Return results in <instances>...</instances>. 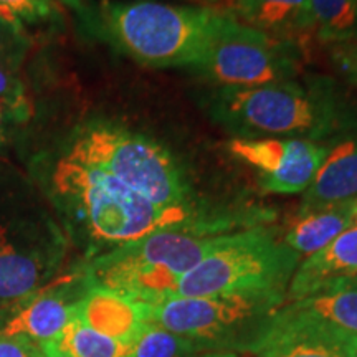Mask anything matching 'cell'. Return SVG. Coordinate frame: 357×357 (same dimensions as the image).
Instances as JSON below:
<instances>
[{"label":"cell","instance_id":"1","mask_svg":"<svg viewBox=\"0 0 357 357\" xmlns=\"http://www.w3.org/2000/svg\"><path fill=\"white\" fill-rule=\"evenodd\" d=\"M30 174L86 260L155 230L194 227L223 235L231 227L223 220L162 211L113 174L71 160L56 149L35 155Z\"/></svg>","mask_w":357,"mask_h":357},{"label":"cell","instance_id":"2","mask_svg":"<svg viewBox=\"0 0 357 357\" xmlns=\"http://www.w3.org/2000/svg\"><path fill=\"white\" fill-rule=\"evenodd\" d=\"M215 123L240 139L321 141L347 126V111L326 79H284L255 88H217L208 98Z\"/></svg>","mask_w":357,"mask_h":357},{"label":"cell","instance_id":"3","mask_svg":"<svg viewBox=\"0 0 357 357\" xmlns=\"http://www.w3.org/2000/svg\"><path fill=\"white\" fill-rule=\"evenodd\" d=\"M56 151L79 164L113 174L162 211L207 218L192 205L190 184L174 155L121 123L101 118L84 121Z\"/></svg>","mask_w":357,"mask_h":357},{"label":"cell","instance_id":"4","mask_svg":"<svg viewBox=\"0 0 357 357\" xmlns=\"http://www.w3.org/2000/svg\"><path fill=\"white\" fill-rule=\"evenodd\" d=\"M220 238L194 227H171L89 258L82 268L91 284L151 307L176 296L178 281Z\"/></svg>","mask_w":357,"mask_h":357},{"label":"cell","instance_id":"5","mask_svg":"<svg viewBox=\"0 0 357 357\" xmlns=\"http://www.w3.org/2000/svg\"><path fill=\"white\" fill-rule=\"evenodd\" d=\"M217 12L155 0L102 2L98 24L134 61L153 68L195 66L202 60Z\"/></svg>","mask_w":357,"mask_h":357},{"label":"cell","instance_id":"6","mask_svg":"<svg viewBox=\"0 0 357 357\" xmlns=\"http://www.w3.org/2000/svg\"><path fill=\"white\" fill-rule=\"evenodd\" d=\"M287 303L281 293L169 298L149 307V323L189 337L204 352L255 356Z\"/></svg>","mask_w":357,"mask_h":357},{"label":"cell","instance_id":"7","mask_svg":"<svg viewBox=\"0 0 357 357\" xmlns=\"http://www.w3.org/2000/svg\"><path fill=\"white\" fill-rule=\"evenodd\" d=\"M300 260L301 257L268 227H250L235 234H225L215 248L178 281L176 296L287 294Z\"/></svg>","mask_w":357,"mask_h":357},{"label":"cell","instance_id":"8","mask_svg":"<svg viewBox=\"0 0 357 357\" xmlns=\"http://www.w3.org/2000/svg\"><path fill=\"white\" fill-rule=\"evenodd\" d=\"M66 243L60 227L30 197H0V311L12 314L55 280Z\"/></svg>","mask_w":357,"mask_h":357},{"label":"cell","instance_id":"9","mask_svg":"<svg viewBox=\"0 0 357 357\" xmlns=\"http://www.w3.org/2000/svg\"><path fill=\"white\" fill-rule=\"evenodd\" d=\"M300 63V45L217 12L207 48L195 70L218 88H255L293 79Z\"/></svg>","mask_w":357,"mask_h":357},{"label":"cell","instance_id":"10","mask_svg":"<svg viewBox=\"0 0 357 357\" xmlns=\"http://www.w3.org/2000/svg\"><path fill=\"white\" fill-rule=\"evenodd\" d=\"M329 146L293 137H257L229 142V151L257 171L260 187L270 194L305 192L328 154Z\"/></svg>","mask_w":357,"mask_h":357},{"label":"cell","instance_id":"11","mask_svg":"<svg viewBox=\"0 0 357 357\" xmlns=\"http://www.w3.org/2000/svg\"><path fill=\"white\" fill-rule=\"evenodd\" d=\"M250 357H357V334L303 312L280 307L270 336Z\"/></svg>","mask_w":357,"mask_h":357},{"label":"cell","instance_id":"12","mask_svg":"<svg viewBox=\"0 0 357 357\" xmlns=\"http://www.w3.org/2000/svg\"><path fill=\"white\" fill-rule=\"evenodd\" d=\"M89 281L83 268L55 278L22 303L0 329V334H22L40 344L55 342L71 321Z\"/></svg>","mask_w":357,"mask_h":357},{"label":"cell","instance_id":"13","mask_svg":"<svg viewBox=\"0 0 357 357\" xmlns=\"http://www.w3.org/2000/svg\"><path fill=\"white\" fill-rule=\"evenodd\" d=\"M357 280V223L328 247L300 261L287 289V303L300 301L337 284Z\"/></svg>","mask_w":357,"mask_h":357},{"label":"cell","instance_id":"14","mask_svg":"<svg viewBox=\"0 0 357 357\" xmlns=\"http://www.w3.org/2000/svg\"><path fill=\"white\" fill-rule=\"evenodd\" d=\"M77 318L105 336L134 346L149 323V306L89 283L78 303Z\"/></svg>","mask_w":357,"mask_h":357},{"label":"cell","instance_id":"15","mask_svg":"<svg viewBox=\"0 0 357 357\" xmlns=\"http://www.w3.org/2000/svg\"><path fill=\"white\" fill-rule=\"evenodd\" d=\"M349 200H357V134L329 147L323 164L305 190L298 215Z\"/></svg>","mask_w":357,"mask_h":357},{"label":"cell","instance_id":"16","mask_svg":"<svg viewBox=\"0 0 357 357\" xmlns=\"http://www.w3.org/2000/svg\"><path fill=\"white\" fill-rule=\"evenodd\" d=\"M230 15L240 24L296 45L312 35L311 0H234Z\"/></svg>","mask_w":357,"mask_h":357},{"label":"cell","instance_id":"17","mask_svg":"<svg viewBox=\"0 0 357 357\" xmlns=\"http://www.w3.org/2000/svg\"><path fill=\"white\" fill-rule=\"evenodd\" d=\"M357 200H349L301 213L289 225L283 240L298 255L310 257L328 247L336 236L354 225V207Z\"/></svg>","mask_w":357,"mask_h":357},{"label":"cell","instance_id":"18","mask_svg":"<svg viewBox=\"0 0 357 357\" xmlns=\"http://www.w3.org/2000/svg\"><path fill=\"white\" fill-rule=\"evenodd\" d=\"M314 318L357 334V280L337 284L310 298L289 303Z\"/></svg>","mask_w":357,"mask_h":357},{"label":"cell","instance_id":"19","mask_svg":"<svg viewBox=\"0 0 357 357\" xmlns=\"http://www.w3.org/2000/svg\"><path fill=\"white\" fill-rule=\"evenodd\" d=\"M312 35L321 43H357V0H311Z\"/></svg>","mask_w":357,"mask_h":357},{"label":"cell","instance_id":"20","mask_svg":"<svg viewBox=\"0 0 357 357\" xmlns=\"http://www.w3.org/2000/svg\"><path fill=\"white\" fill-rule=\"evenodd\" d=\"M68 357H129L132 346L95 331L75 318L52 342Z\"/></svg>","mask_w":357,"mask_h":357},{"label":"cell","instance_id":"21","mask_svg":"<svg viewBox=\"0 0 357 357\" xmlns=\"http://www.w3.org/2000/svg\"><path fill=\"white\" fill-rule=\"evenodd\" d=\"M204 351L189 337L147 323L129 357H199Z\"/></svg>","mask_w":357,"mask_h":357},{"label":"cell","instance_id":"22","mask_svg":"<svg viewBox=\"0 0 357 357\" xmlns=\"http://www.w3.org/2000/svg\"><path fill=\"white\" fill-rule=\"evenodd\" d=\"M53 0H0V20L25 30V25L52 22L56 17Z\"/></svg>","mask_w":357,"mask_h":357},{"label":"cell","instance_id":"23","mask_svg":"<svg viewBox=\"0 0 357 357\" xmlns=\"http://www.w3.org/2000/svg\"><path fill=\"white\" fill-rule=\"evenodd\" d=\"M29 48L30 38L26 37V30L0 20V66L2 68L10 73L19 70Z\"/></svg>","mask_w":357,"mask_h":357},{"label":"cell","instance_id":"24","mask_svg":"<svg viewBox=\"0 0 357 357\" xmlns=\"http://www.w3.org/2000/svg\"><path fill=\"white\" fill-rule=\"evenodd\" d=\"M0 101L13 113L17 123H26L32 116V105L26 100L25 86L15 75L0 66Z\"/></svg>","mask_w":357,"mask_h":357},{"label":"cell","instance_id":"25","mask_svg":"<svg viewBox=\"0 0 357 357\" xmlns=\"http://www.w3.org/2000/svg\"><path fill=\"white\" fill-rule=\"evenodd\" d=\"M0 357H45V346L22 334H0Z\"/></svg>","mask_w":357,"mask_h":357},{"label":"cell","instance_id":"26","mask_svg":"<svg viewBox=\"0 0 357 357\" xmlns=\"http://www.w3.org/2000/svg\"><path fill=\"white\" fill-rule=\"evenodd\" d=\"M336 60L341 65L342 71L357 82V43L336 45Z\"/></svg>","mask_w":357,"mask_h":357},{"label":"cell","instance_id":"27","mask_svg":"<svg viewBox=\"0 0 357 357\" xmlns=\"http://www.w3.org/2000/svg\"><path fill=\"white\" fill-rule=\"evenodd\" d=\"M10 123H17L15 118H13V113L2 101H0V142L3 141V136H6L7 124Z\"/></svg>","mask_w":357,"mask_h":357},{"label":"cell","instance_id":"28","mask_svg":"<svg viewBox=\"0 0 357 357\" xmlns=\"http://www.w3.org/2000/svg\"><path fill=\"white\" fill-rule=\"evenodd\" d=\"M45 346V357H68V356H65L63 352H60L56 349L55 346L52 344H43Z\"/></svg>","mask_w":357,"mask_h":357},{"label":"cell","instance_id":"29","mask_svg":"<svg viewBox=\"0 0 357 357\" xmlns=\"http://www.w3.org/2000/svg\"><path fill=\"white\" fill-rule=\"evenodd\" d=\"M199 357H243L240 354H235V352H204Z\"/></svg>","mask_w":357,"mask_h":357},{"label":"cell","instance_id":"30","mask_svg":"<svg viewBox=\"0 0 357 357\" xmlns=\"http://www.w3.org/2000/svg\"><path fill=\"white\" fill-rule=\"evenodd\" d=\"M65 2L77 10H83V0H65Z\"/></svg>","mask_w":357,"mask_h":357},{"label":"cell","instance_id":"31","mask_svg":"<svg viewBox=\"0 0 357 357\" xmlns=\"http://www.w3.org/2000/svg\"><path fill=\"white\" fill-rule=\"evenodd\" d=\"M192 2L204 3V6H215V3H220V2H223V0H192Z\"/></svg>","mask_w":357,"mask_h":357},{"label":"cell","instance_id":"32","mask_svg":"<svg viewBox=\"0 0 357 357\" xmlns=\"http://www.w3.org/2000/svg\"><path fill=\"white\" fill-rule=\"evenodd\" d=\"M354 222H357V204H356V207H354Z\"/></svg>","mask_w":357,"mask_h":357}]
</instances>
